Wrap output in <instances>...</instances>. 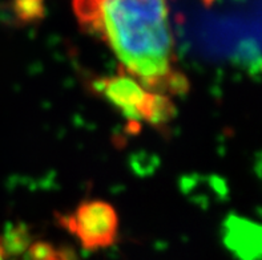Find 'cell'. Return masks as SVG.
<instances>
[{"mask_svg":"<svg viewBox=\"0 0 262 260\" xmlns=\"http://www.w3.org/2000/svg\"><path fill=\"white\" fill-rule=\"evenodd\" d=\"M79 23L108 44L128 76L150 92L188 89L176 69L174 41L165 0H73Z\"/></svg>","mask_w":262,"mask_h":260,"instance_id":"6da1fadb","label":"cell"},{"mask_svg":"<svg viewBox=\"0 0 262 260\" xmlns=\"http://www.w3.org/2000/svg\"><path fill=\"white\" fill-rule=\"evenodd\" d=\"M93 85L130 121L159 125L172 119L174 112L170 97L150 92L126 73L104 77Z\"/></svg>","mask_w":262,"mask_h":260,"instance_id":"7a4b0ae2","label":"cell"},{"mask_svg":"<svg viewBox=\"0 0 262 260\" xmlns=\"http://www.w3.org/2000/svg\"><path fill=\"white\" fill-rule=\"evenodd\" d=\"M64 227L76 238L85 250H101L112 246L119 234V217L110 203L84 202L61 219Z\"/></svg>","mask_w":262,"mask_h":260,"instance_id":"3957f363","label":"cell"},{"mask_svg":"<svg viewBox=\"0 0 262 260\" xmlns=\"http://www.w3.org/2000/svg\"><path fill=\"white\" fill-rule=\"evenodd\" d=\"M30 255L32 260H72L64 251L53 248L48 243H35L31 247Z\"/></svg>","mask_w":262,"mask_h":260,"instance_id":"277c9868","label":"cell"},{"mask_svg":"<svg viewBox=\"0 0 262 260\" xmlns=\"http://www.w3.org/2000/svg\"><path fill=\"white\" fill-rule=\"evenodd\" d=\"M6 246H4L2 238H0V260H6Z\"/></svg>","mask_w":262,"mask_h":260,"instance_id":"5b68a950","label":"cell"},{"mask_svg":"<svg viewBox=\"0 0 262 260\" xmlns=\"http://www.w3.org/2000/svg\"><path fill=\"white\" fill-rule=\"evenodd\" d=\"M213 2H214V0H204V3L208 4V6H209V4H212Z\"/></svg>","mask_w":262,"mask_h":260,"instance_id":"8992f818","label":"cell"}]
</instances>
